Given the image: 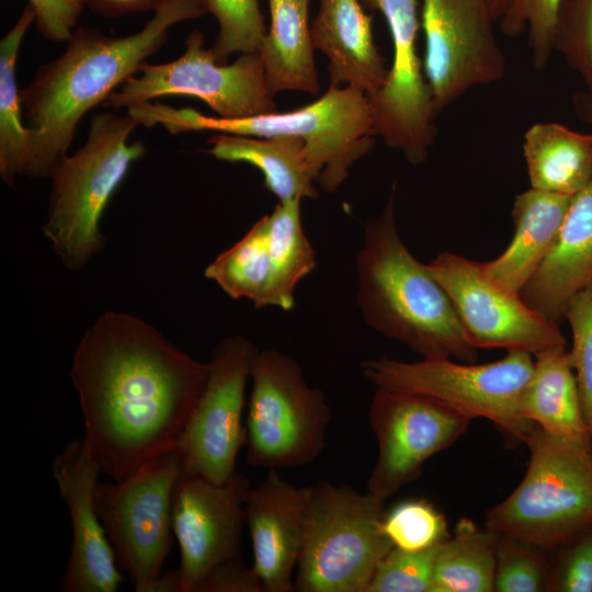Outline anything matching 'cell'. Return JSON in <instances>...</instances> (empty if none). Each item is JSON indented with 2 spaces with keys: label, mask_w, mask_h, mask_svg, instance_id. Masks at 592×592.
<instances>
[{
  "label": "cell",
  "mask_w": 592,
  "mask_h": 592,
  "mask_svg": "<svg viewBox=\"0 0 592 592\" xmlns=\"http://www.w3.org/2000/svg\"><path fill=\"white\" fill-rule=\"evenodd\" d=\"M531 187L573 196L592 178V135L557 123H536L524 134Z\"/></svg>",
  "instance_id": "obj_26"
},
{
  "label": "cell",
  "mask_w": 592,
  "mask_h": 592,
  "mask_svg": "<svg viewBox=\"0 0 592 592\" xmlns=\"http://www.w3.org/2000/svg\"><path fill=\"white\" fill-rule=\"evenodd\" d=\"M426 265L477 349L501 348L536 356L566 345L557 323L532 309L519 292L490 276L483 262L445 251Z\"/></svg>",
  "instance_id": "obj_13"
},
{
  "label": "cell",
  "mask_w": 592,
  "mask_h": 592,
  "mask_svg": "<svg viewBox=\"0 0 592 592\" xmlns=\"http://www.w3.org/2000/svg\"><path fill=\"white\" fill-rule=\"evenodd\" d=\"M560 0H511L500 19L501 32L516 37L527 32L533 66L543 69L554 50V35Z\"/></svg>",
  "instance_id": "obj_34"
},
{
  "label": "cell",
  "mask_w": 592,
  "mask_h": 592,
  "mask_svg": "<svg viewBox=\"0 0 592 592\" xmlns=\"http://www.w3.org/2000/svg\"><path fill=\"white\" fill-rule=\"evenodd\" d=\"M35 19L34 9L27 3L0 42V175L9 185L22 174L32 137V130L22 124L15 68L24 35Z\"/></svg>",
  "instance_id": "obj_29"
},
{
  "label": "cell",
  "mask_w": 592,
  "mask_h": 592,
  "mask_svg": "<svg viewBox=\"0 0 592 592\" xmlns=\"http://www.w3.org/2000/svg\"><path fill=\"white\" fill-rule=\"evenodd\" d=\"M153 12L140 31L126 36L77 27L66 50L38 67L20 91L22 111L32 130L21 175L50 178L86 113L138 72L166 43L170 27L205 14L196 0H168Z\"/></svg>",
  "instance_id": "obj_2"
},
{
  "label": "cell",
  "mask_w": 592,
  "mask_h": 592,
  "mask_svg": "<svg viewBox=\"0 0 592 592\" xmlns=\"http://www.w3.org/2000/svg\"><path fill=\"white\" fill-rule=\"evenodd\" d=\"M182 471L174 448L124 480L95 485L96 512L136 592H153L173 546L172 499Z\"/></svg>",
  "instance_id": "obj_10"
},
{
  "label": "cell",
  "mask_w": 592,
  "mask_h": 592,
  "mask_svg": "<svg viewBox=\"0 0 592 592\" xmlns=\"http://www.w3.org/2000/svg\"><path fill=\"white\" fill-rule=\"evenodd\" d=\"M498 533L462 517L437 551L431 592H492Z\"/></svg>",
  "instance_id": "obj_27"
},
{
  "label": "cell",
  "mask_w": 592,
  "mask_h": 592,
  "mask_svg": "<svg viewBox=\"0 0 592 592\" xmlns=\"http://www.w3.org/2000/svg\"><path fill=\"white\" fill-rule=\"evenodd\" d=\"M553 47L592 75V0L559 1Z\"/></svg>",
  "instance_id": "obj_38"
},
{
  "label": "cell",
  "mask_w": 592,
  "mask_h": 592,
  "mask_svg": "<svg viewBox=\"0 0 592 592\" xmlns=\"http://www.w3.org/2000/svg\"><path fill=\"white\" fill-rule=\"evenodd\" d=\"M250 488L237 470L220 483L181 474L172 499V530L180 547L178 592H197L210 574L243 560L240 546Z\"/></svg>",
  "instance_id": "obj_16"
},
{
  "label": "cell",
  "mask_w": 592,
  "mask_h": 592,
  "mask_svg": "<svg viewBox=\"0 0 592 592\" xmlns=\"http://www.w3.org/2000/svg\"><path fill=\"white\" fill-rule=\"evenodd\" d=\"M301 200L278 202L267 215L272 276L266 306L289 310L298 283L316 267V253L300 219Z\"/></svg>",
  "instance_id": "obj_28"
},
{
  "label": "cell",
  "mask_w": 592,
  "mask_h": 592,
  "mask_svg": "<svg viewBox=\"0 0 592 592\" xmlns=\"http://www.w3.org/2000/svg\"><path fill=\"white\" fill-rule=\"evenodd\" d=\"M385 502L348 485L307 486L304 537L294 591L367 592L394 548L383 530Z\"/></svg>",
  "instance_id": "obj_7"
},
{
  "label": "cell",
  "mask_w": 592,
  "mask_h": 592,
  "mask_svg": "<svg viewBox=\"0 0 592 592\" xmlns=\"http://www.w3.org/2000/svg\"><path fill=\"white\" fill-rule=\"evenodd\" d=\"M100 474L83 439L70 442L53 463V475L68 506L72 530L61 578L66 592H115L124 579L94 504Z\"/></svg>",
  "instance_id": "obj_18"
},
{
  "label": "cell",
  "mask_w": 592,
  "mask_h": 592,
  "mask_svg": "<svg viewBox=\"0 0 592 592\" xmlns=\"http://www.w3.org/2000/svg\"><path fill=\"white\" fill-rule=\"evenodd\" d=\"M535 357L522 397L523 417L550 435L592 449L570 354L560 346Z\"/></svg>",
  "instance_id": "obj_24"
},
{
  "label": "cell",
  "mask_w": 592,
  "mask_h": 592,
  "mask_svg": "<svg viewBox=\"0 0 592 592\" xmlns=\"http://www.w3.org/2000/svg\"><path fill=\"white\" fill-rule=\"evenodd\" d=\"M549 570L550 553L498 533L493 591L547 592Z\"/></svg>",
  "instance_id": "obj_32"
},
{
  "label": "cell",
  "mask_w": 592,
  "mask_h": 592,
  "mask_svg": "<svg viewBox=\"0 0 592 592\" xmlns=\"http://www.w3.org/2000/svg\"><path fill=\"white\" fill-rule=\"evenodd\" d=\"M83 146L55 166L47 219L42 226L54 252L70 271H78L105 244L100 229L114 192L140 159L143 141L128 143L139 126L129 114L95 113Z\"/></svg>",
  "instance_id": "obj_5"
},
{
  "label": "cell",
  "mask_w": 592,
  "mask_h": 592,
  "mask_svg": "<svg viewBox=\"0 0 592 592\" xmlns=\"http://www.w3.org/2000/svg\"><path fill=\"white\" fill-rule=\"evenodd\" d=\"M269 5L271 24L258 53L270 93L295 90L318 94L309 0H269Z\"/></svg>",
  "instance_id": "obj_25"
},
{
  "label": "cell",
  "mask_w": 592,
  "mask_h": 592,
  "mask_svg": "<svg viewBox=\"0 0 592 592\" xmlns=\"http://www.w3.org/2000/svg\"><path fill=\"white\" fill-rule=\"evenodd\" d=\"M572 197L533 187L519 194L512 240L502 254L483 262L488 274L520 293L553 248Z\"/></svg>",
  "instance_id": "obj_22"
},
{
  "label": "cell",
  "mask_w": 592,
  "mask_h": 592,
  "mask_svg": "<svg viewBox=\"0 0 592 592\" xmlns=\"http://www.w3.org/2000/svg\"><path fill=\"white\" fill-rule=\"evenodd\" d=\"M488 0H421L423 70L434 117L469 89L494 83L505 58Z\"/></svg>",
  "instance_id": "obj_14"
},
{
  "label": "cell",
  "mask_w": 592,
  "mask_h": 592,
  "mask_svg": "<svg viewBox=\"0 0 592 592\" xmlns=\"http://www.w3.org/2000/svg\"><path fill=\"white\" fill-rule=\"evenodd\" d=\"M178 585L179 571L171 569L161 573L153 587V592H178Z\"/></svg>",
  "instance_id": "obj_41"
},
{
  "label": "cell",
  "mask_w": 592,
  "mask_h": 592,
  "mask_svg": "<svg viewBox=\"0 0 592 592\" xmlns=\"http://www.w3.org/2000/svg\"><path fill=\"white\" fill-rule=\"evenodd\" d=\"M383 530L392 546L405 551L432 548L451 535L445 515L425 499L406 500L387 511Z\"/></svg>",
  "instance_id": "obj_33"
},
{
  "label": "cell",
  "mask_w": 592,
  "mask_h": 592,
  "mask_svg": "<svg viewBox=\"0 0 592 592\" xmlns=\"http://www.w3.org/2000/svg\"><path fill=\"white\" fill-rule=\"evenodd\" d=\"M127 113L139 125H161L172 135L213 130L260 138H300L307 144L317 183L328 193L334 192L348 179L350 168L373 149L376 136L371 100L353 86H329L317 101L285 113L223 118L151 101L134 104Z\"/></svg>",
  "instance_id": "obj_4"
},
{
  "label": "cell",
  "mask_w": 592,
  "mask_h": 592,
  "mask_svg": "<svg viewBox=\"0 0 592 592\" xmlns=\"http://www.w3.org/2000/svg\"><path fill=\"white\" fill-rule=\"evenodd\" d=\"M307 486L296 487L276 470L251 487L244 503L253 549V569L266 592L294 591L299 560Z\"/></svg>",
  "instance_id": "obj_19"
},
{
  "label": "cell",
  "mask_w": 592,
  "mask_h": 592,
  "mask_svg": "<svg viewBox=\"0 0 592 592\" xmlns=\"http://www.w3.org/2000/svg\"><path fill=\"white\" fill-rule=\"evenodd\" d=\"M204 13L219 24L210 50L216 60L227 64L234 53H258L266 35L259 0H196Z\"/></svg>",
  "instance_id": "obj_31"
},
{
  "label": "cell",
  "mask_w": 592,
  "mask_h": 592,
  "mask_svg": "<svg viewBox=\"0 0 592 592\" xmlns=\"http://www.w3.org/2000/svg\"><path fill=\"white\" fill-rule=\"evenodd\" d=\"M471 419L428 396L377 388L369 424L378 444L367 492L386 502L417 479L424 463L454 444Z\"/></svg>",
  "instance_id": "obj_15"
},
{
  "label": "cell",
  "mask_w": 592,
  "mask_h": 592,
  "mask_svg": "<svg viewBox=\"0 0 592 592\" xmlns=\"http://www.w3.org/2000/svg\"><path fill=\"white\" fill-rule=\"evenodd\" d=\"M208 374L209 363L139 318L99 316L75 351L70 378L101 474L121 481L173 451Z\"/></svg>",
  "instance_id": "obj_1"
},
{
  "label": "cell",
  "mask_w": 592,
  "mask_h": 592,
  "mask_svg": "<svg viewBox=\"0 0 592 592\" xmlns=\"http://www.w3.org/2000/svg\"><path fill=\"white\" fill-rule=\"evenodd\" d=\"M565 317L572 330L569 354L592 444V284L574 295Z\"/></svg>",
  "instance_id": "obj_36"
},
{
  "label": "cell",
  "mask_w": 592,
  "mask_h": 592,
  "mask_svg": "<svg viewBox=\"0 0 592 592\" xmlns=\"http://www.w3.org/2000/svg\"><path fill=\"white\" fill-rule=\"evenodd\" d=\"M590 284L592 178L573 195L553 248L520 294L532 309L557 323L569 301Z\"/></svg>",
  "instance_id": "obj_20"
},
{
  "label": "cell",
  "mask_w": 592,
  "mask_h": 592,
  "mask_svg": "<svg viewBox=\"0 0 592 592\" xmlns=\"http://www.w3.org/2000/svg\"><path fill=\"white\" fill-rule=\"evenodd\" d=\"M204 275L232 299L246 298L258 309L266 307L272 276L267 215L209 263Z\"/></svg>",
  "instance_id": "obj_30"
},
{
  "label": "cell",
  "mask_w": 592,
  "mask_h": 592,
  "mask_svg": "<svg viewBox=\"0 0 592 592\" xmlns=\"http://www.w3.org/2000/svg\"><path fill=\"white\" fill-rule=\"evenodd\" d=\"M547 592H592V526L550 553Z\"/></svg>",
  "instance_id": "obj_37"
},
{
  "label": "cell",
  "mask_w": 592,
  "mask_h": 592,
  "mask_svg": "<svg viewBox=\"0 0 592 592\" xmlns=\"http://www.w3.org/2000/svg\"><path fill=\"white\" fill-rule=\"evenodd\" d=\"M525 444L527 470L485 525L551 553L592 526V449L536 424Z\"/></svg>",
  "instance_id": "obj_6"
},
{
  "label": "cell",
  "mask_w": 592,
  "mask_h": 592,
  "mask_svg": "<svg viewBox=\"0 0 592 592\" xmlns=\"http://www.w3.org/2000/svg\"><path fill=\"white\" fill-rule=\"evenodd\" d=\"M38 33L50 42H67L83 11L81 0H29Z\"/></svg>",
  "instance_id": "obj_39"
},
{
  "label": "cell",
  "mask_w": 592,
  "mask_h": 592,
  "mask_svg": "<svg viewBox=\"0 0 592 592\" xmlns=\"http://www.w3.org/2000/svg\"><path fill=\"white\" fill-rule=\"evenodd\" d=\"M138 72L113 91L103 105L129 107L160 96L186 95L202 100L223 118L276 111L259 53H242L235 62L220 64L210 48H204V35L198 30L189 34L179 58L159 65L145 61Z\"/></svg>",
  "instance_id": "obj_11"
},
{
  "label": "cell",
  "mask_w": 592,
  "mask_h": 592,
  "mask_svg": "<svg viewBox=\"0 0 592 592\" xmlns=\"http://www.w3.org/2000/svg\"><path fill=\"white\" fill-rule=\"evenodd\" d=\"M511 0H488L489 10L493 22L500 21Z\"/></svg>",
  "instance_id": "obj_42"
},
{
  "label": "cell",
  "mask_w": 592,
  "mask_h": 592,
  "mask_svg": "<svg viewBox=\"0 0 592 592\" xmlns=\"http://www.w3.org/2000/svg\"><path fill=\"white\" fill-rule=\"evenodd\" d=\"M95 14L117 18L130 13L156 11L168 0H81Z\"/></svg>",
  "instance_id": "obj_40"
},
{
  "label": "cell",
  "mask_w": 592,
  "mask_h": 592,
  "mask_svg": "<svg viewBox=\"0 0 592 592\" xmlns=\"http://www.w3.org/2000/svg\"><path fill=\"white\" fill-rule=\"evenodd\" d=\"M310 31L315 49L328 59L330 86H353L369 99L379 92L389 68L360 0H320Z\"/></svg>",
  "instance_id": "obj_21"
},
{
  "label": "cell",
  "mask_w": 592,
  "mask_h": 592,
  "mask_svg": "<svg viewBox=\"0 0 592 592\" xmlns=\"http://www.w3.org/2000/svg\"><path fill=\"white\" fill-rule=\"evenodd\" d=\"M257 352L243 335L221 339L213 349L207 382L175 445L182 473L220 483L236 471L247 441L244 391Z\"/></svg>",
  "instance_id": "obj_12"
},
{
  "label": "cell",
  "mask_w": 592,
  "mask_h": 592,
  "mask_svg": "<svg viewBox=\"0 0 592 592\" xmlns=\"http://www.w3.org/2000/svg\"><path fill=\"white\" fill-rule=\"evenodd\" d=\"M394 184L383 213L365 225L356 255V300L365 322L422 358L473 363L471 343L453 304L426 264L402 241L395 217Z\"/></svg>",
  "instance_id": "obj_3"
},
{
  "label": "cell",
  "mask_w": 592,
  "mask_h": 592,
  "mask_svg": "<svg viewBox=\"0 0 592 592\" xmlns=\"http://www.w3.org/2000/svg\"><path fill=\"white\" fill-rule=\"evenodd\" d=\"M363 376L376 388L434 398L469 417L491 421L509 447L525 443L534 423L521 402L534 369L533 355L508 351L500 360L457 363L452 358L403 362L386 355L365 360Z\"/></svg>",
  "instance_id": "obj_8"
},
{
  "label": "cell",
  "mask_w": 592,
  "mask_h": 592,
  "mask_svg": "<svg viewBox=\"0 0 592 592\" xmlns=\"http://www.w3.org/2000/svg\"><path fill=\"white\" fill-rule=\"evenodd\" d=\"M440 545L420 551L391 548L378 563L367 592H431Z\"/></svg>",
  "instance_id": "obj_35"
},
{
  "label": "cell",
  "mask_w": 592,
  "mask_h": 592,
  "mask_svg": "<svg viewBox=\"0 0 592 592\" xmlns=\"http://www.w3.org/2000/svg\"><path fill=\"white\" fill-rule=\"evenodd\" d=\"M246 418L250 466L277 470L311 464L323 451L331 409L306 382L299 364L275 350H258Z\"/></svg>",
  "instance_id": "obj_9"
},
{
  "label": "cell",
  "mask_w": 592,
  "mask_h": 592,
  "mask_svg": "<svg viewBox=\"0 0 592 592\" xmlns=\"http://www.w3.org/2000/svg\"><path fill=\"white\" fill-rule=\"evenodd\" d=\"M384 15L392 42L394 59L385 84L371 98L376 136L399 150L408 162L425 161L434 140L431 90L424 76L417 38L421 0H360Z\"/></svg>",
  "instance_id": "obj_17"
},
{
  "label": "cell",
  "mask_w": 592,
  "mask_h": 592,
  "mask_svg": "<svg viewBox=\"0 0 592 592\" xmlns=\"http://www.w3.org/2000/svg\"><path fill=\"white\" fill-rule=\"evenodd\" d=\"M208 144V153L219 160L257 167L263 173L265 187L278 202L318 196L317 172L307 144L300 138L217 133Z\"/></svg>",
  "instance_id": "obj_23"
}]
</instances>
